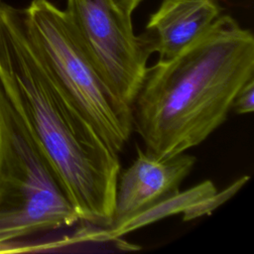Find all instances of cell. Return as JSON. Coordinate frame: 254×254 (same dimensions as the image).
Listing matches in <instances>:
<instances>
[{"instance_id": "cell-1", "label": "cell", "mask_w": 254, "mask_h": 254, "mask_svg": "<svg viewBox=\"0 0 254 254\" xmlns=\"http://www.w3.org/2000/svg\"><path fill=\"white\" fill-rule=\"evenodd\" d=\"M0 87L41 148L80 221L110 226L120 174L113 152L52 79L23 9L0 2Z\"/></svg>"}, {"instance_id": "cell-2", "label": "cell", "mask_w": 254, "mask_h": 254, "mask_svg": "<svg viewBox=\"0 0 254 254\" xmlns=\"http://www.w3.org/2000/svg\"><path fill=\"white\" fill-rule=\"evenodd\" d=\"M254 78V37L220 15L174 58L148 66L131 105L145 153L166 159L202 143L227 118L241 87Z\"/></svg>"}, {"instance_id": "cell-3", "label": "cell", "mask_w": 254, "mask_h": 254, "mask_svg": "<svg viewBox=\"0 0 254 254\" xmlns=\"http://www.w3.org/2000/svg\"><path fill=\"white\" fill-rule=\"evenodd\" d=\"M30 40L46 70L104 143L119 154L133 131L132 108L107 85L65 10L49 0L23 9Z\"/></svg>"}, {"instance_id": "cell-4", "label": "cell", "mask_w": 254, "mask_h": 254, "mask_svg": "<svg viewBox=\"0 0 254 254\" xmlns=\"http://www.w3.org/2000/svg\"><path fill=\"white\" fill-rule=\"evenodd\" d=\"M78 221L47 158L0 87V252Z\"/></svg>"}, {"instance_id": "cell-5", "label": "cell", "mask_w": 254, "mask_h": 254, "mask_svg": "<svg viewBox=\"0 0 254 254\" xmlns=\"http://www.w3.org/2000/svg\"><path fill=\"white\" fill-rule=\"evenodd\" d=\"M65 12L104 81L131 106L154 53L149 37L135 35L131 17L111 0H66Z\"/></svg>"}, {"instance_id": "cell-6", "label": "cell", "mask_w": 254, "mask_h": 254, "mask_svg": "<svg viewBox=\"0 0 254 254\" xmlns=\"http://www.w3.org/2000/svg\"><path fill=\"white\" fill-rule=\"evenodd\" d=\"M194 164L190 154L155 159L137 147L132 164L119 174L110 226L177 194Z\"/></svg>"}, {"instance_id": "cell-7", "label": "cell", "mask_w": 254, "mask_h": 254, "mask_svg": "<svg viewBox=\"0 0 254 254\" xmlns=\"http://www.w3.org/2000/svg\"><path fill=\"white\" fill-rule=\"evenodd\" d=\"M220 15L216 0H162L150 16L145 33L158 60L165 61L197 40Z\"/></svg>"}, {"instance_id": "cell-8", "label": "cell", "mask_w": 254, "mask_h": 254, "mask_svg": "<svg viewBox=\"0 0 254 254\" xmlns=\"http://www.w3.org/2000/svg\"><path fill=\"white\" fill-rule=\"evenodd\" d=\"M216 192L217 190L213 184L210 181H205L183 192L179 191L177 194L132 215L116 225L105 228H95L94 230L75 234L70 237L69 241L70 243H78L88 241L102 242L118 239L142 226L181 212L184 213V220L193 219L195 218V211L198 206Z\"/></svg>"}, {"instance_id": "cell-9", "label": "cell", "mask_w": 254, "mask_h": 254, "mask_svg": "<svg viewBox=\"0 0 254 254\" xmlns=\"http://www.w3.org/2000/svg\"><path fill=\"white\" fill-rule=\"evenodd\" d=\"M231 109L237 114H246L254 111V78L245 83L238 91Z\"/></svg>"}, {"instance_id": "cell-10", "label": "cell", "mask_w": 254, "mask_h": 254, "mask_svg": "<svg viewBox=\"0 0 254 254\" xmlns=\"http://www.w3.org/2000/svg\"><path fill=\"white\" fill-rule=\"evenodd\" d=\"M114 5L125 15L130 16L132 15L133 11L138 7L142 0H111Z\"/></svg>"}, {"instance_id": "cell-11", "label": "cell", "mask_w": 254, "mask_h": 254, "mask_svg": "<svg viewBox=\"0 0 254 254\" xmlns=\"http://www.w3.org/2000/svg\"><path fill=\"white\" fill-rule=\"evenodd\" d=\"M0 2H2V0H0Z\"/></svg>"}]
</instances>
